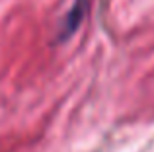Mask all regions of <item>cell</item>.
<instances>
[{"label":"cell","mask_w":154,"mask_h":152,"mask_svg":"<svg viewBox=\"0 0 154 152\" xmlns=\"http://www.w3.org/2000/svg\"><path fill=\"white\" fill-rule=\"evenodd\" d=\"M88 10H90V4L88 0H74L70 4L64 16L60 18L59 26H57V31H55V41L57 43H64L80 29V26L84 23L88 16Z\"/></svg>","instance_id":"6da1fadb"}]
</instances>
